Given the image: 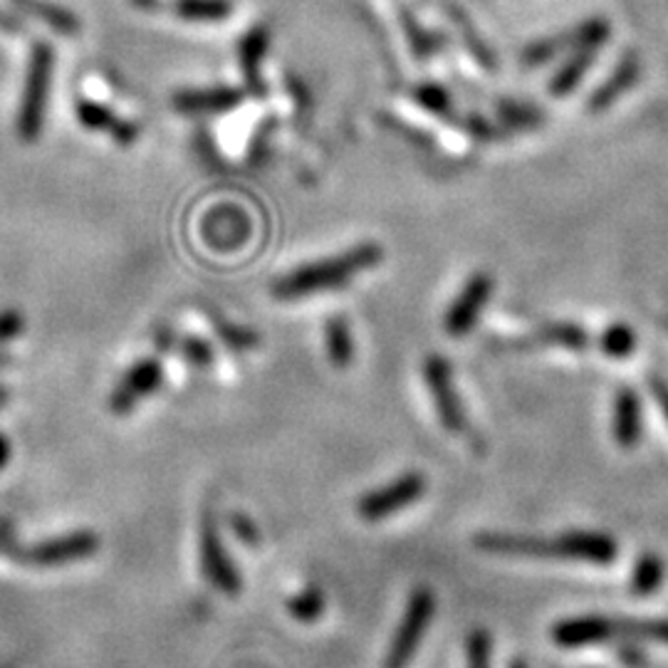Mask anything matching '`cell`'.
<instances>
[{
    "label": "cell",
    "mask_w": 668,
    "mask_h": 668,
    "mask_svg": "<svg viewBox=\"0 0 668 668\" xmlns=\"http://www.w3.org/2000/svg\"><path fill=\"white\" fill-rule=\"evenodd\" d=\"M476 547L493 555L581 559V563L591 565H609L619 557V545L611 535L589 530H569L557 537L480 533L476 537Z\"/></svg>",
    "instance_id": "1"
},
{
    "label": "cell",
    "mask_w": 668,
    "mask_h": 668,
    "mask_svg": "<svg viewBox=\"0 0 668 668\" xmlns=\"http://www.w3.org/2000/svg\"><path fill=\"white\" fill-rule=\"evenodd\" d=\"M384 261V247L379 243H360L340 255L322 257V261L295 267L293 273L277 277L273 283V297L300 300L320 293H332L350 285L354 277L372 271Z\"/></svg>",
    "instance_id": "2"
},
{
    "label": "cell",
    "mask_w": 668,
    "mask_h": 668,
    "mask_svg": "<svg viewBox=\"0 0 668 668\" xmlns=\"http://www.w3.org/2000/svg\"><path fill=\"white\" fill-rule=\"evenodd\" d=\"M52 68H55V50H52L48 40H38L30 50L26 88H23V97H20L18 120H16L18 136L23 139L26 144L38 142L42 134V126H45Z\"/></svg>",
    "instance_id": "3"
},
{
    "label": "cell",
    "mask_w": 668,
    "mask_h": 668,
    "mask_svg": "<svg viewBox=\"0 0 668 668\" xmlns=\"http://www.w3.org/2000/svg\"><path fill=\"white\" fill-rule=\"evenodd\" d=\"M436 611V595L434 589L422 585L412 591V597H408L406 611L402 617V624H398V629L394 631L389 651H386L384 659V668H408L412 659L418 651V646H422L426 629L431 619H434Z\"/></svg>",
    "instance_id": "4"
},
{
    "label": "cell",
    "mask_w": 668,
    "mask_h": 668,
    "mask_svg": "<svg viewBox=\"0 0 668 668\" xmlns=\"http://www.w3.org/2000/svg\"><path fill=\"white\" fill-rule=\"evenodd\" d=\"M611 36V26L605 18H589L585 23H579L575 28H569L565 32H557V36H547L543 40L530 42L523 50V64L527 68H540V64L555 60L563 52H575V50H601L607 45V40Z\"/></svg>",
    "instance_id": "5"
},
{
    "label": "cell",
    "mask_w": 668,
    "mask_h": 668,
    "mask_svg": "<svg viewBox=\"0 0 668 668\" xmlns=\"http://www.w3.org/2000/svg\"><path fill=\"white\" fill-rule=\"evenodd\" d=\"M426 493V476L418 470L404 473L402 478L392 480L389 486H384L379 490L366 493L364 498L357 503V513L364 517V520L376 523L384 520L398 510L408 508V505L422 500Z\"/></svg>",
    "instance_id": "6"
},
{
    "label": "cell",
    "mask_w": 668,
    "mask_h": 668,
    "mask_svg": "<svg viewBox=\"0 0 668 668\" xmlns=\"http://www.w3.org/2000/svg\"><path fill=\"white\" fill-rule=\"evenodd\" d=\"M424 379L431 396H434L441 424H444V428L451 431V434H463L468 426L466 412H463L460 406L448 360L441 357V354H431V357L424 362Z\"/></svg>",
    "instance_id": "7"
},
{
    "label": "cell",
    "mask_w": 668,
    "mask_h": 668,
    "mask_svg": "<svg viewBox=\"0 0 668 668\" xmlns=\"http://www.w3.org/2000/svg\"><path fill=\"white\" fill-rule=\"evenodd\" d=\"M493 293V277L488 273H476L468 277V283L463 285L458 297L451 303L444 327L451 337H466V334L476 327L480 320V312L486 307Z\"/></svg>",
    "instance_id": "8"
},
{
    "label": "cell",
    "mask_w": 668,
    "mask_h": 668,
    "mask_svg": "<svg viewBox=\"0 0 668 668\" xmlns=\"http://www.w3.org/2000/svg\"><path fill=\"white\" fill-rule=\"evenodd\" d=\"M201 233L215 251H235V247H241L247 239H251L253 225L251 219H247L241 209L219 206L203 219Z\"/></svg>",
    "instance_id": "9"
},
{
    "label": "cell",
    "mask_w": 668,
    "mask_h": 668,
    "mask_svg": "<svg viewBox=\"0 0 668 668\" xmlns=\"http://www.w3.org/2000/svg\"><path fill=\"white\" fill-rule=\"evenodd\" d=\"M641 80V60L634 50H627L614 64L609 78L599 84V88L589 94L587 100V112L589 114H601L607 112L611 104H617L624 94L634 90Z\"/></svg>",
    "instance_id": "10"
},
{
    "label": "cell",
    "mask_w": 668,
    "mask_h": 668,
    "mask_svg": "<svg viewBox=\"0 0 668 668\" xmlns=\"http://www.w3.org/2000/svg\"><path fill=\"white\" fill-rule=\"evenodd\" d=\"M271 48V30L265 26H253L245 32L239 42V62H241V74L245 90L253 97L267 94V84L263 80V62Z\"/></svg>",
    "instance_id": "11"
},
{
    "label": "cell",
    "mask_w": 668,
    "mask_h": 668,
    "mask_svg": "<svg viewBox=\"0 0 668 668\" xmlns=\"http://www.w3.org/2000/svg\"><path fill=\"white\" fill-rule=\"evenodd\" d=\"M243 92L239 88H206V90H181L171 100V107L179 114L203 117V114H225L233 112L243 102Z\"/></svg>",
    "instance_id": "12"
},
{
    "label": "cell",
    "mask_w": 668,
    "mask_h": 668,
    "mask_svg": "<svg viewBox=\"0 0 668 668\" xmlns=\"http://www.w3.org/2000/svg\"><path fill=\"white\" fill-rule=\"evenodd\" d=\"M74 117H78V122L88 129V132L110 134L120 146H132L139 139V134H142V126L122 120V117L112 114L110 107L92 100L78 102V107H74Z\"/></svg>",
    "instance_id": "13"
},
{
    "label": "cell",
    "mask_w": 668,
    "mask_h": 668,
    "mask_svg": "<svg viewBox=\"0 0 668 668\" xmlns=\"http://www.w3.org/2000/svg\"><path fill=\"white\" fill-rule=\"evenodd\" d=\"M203 569H206L213 587H219L225 595H239L241 591V575L231 565V557L225 555L223 543L211 520L203 527Z\"/></svg>",
    "instance_id": "14"
},
{
    "label": "cell",
    "mask_w": 668,
    "mask_h": 668,
    "mask_svg": "<svg viewBox=\"0 0 668 668\" xmlns=\"http://www.w3.org/2000/svg\"><path fill=\"white\" fill-rule=\"evenodd\" d=\"M553 641L563 649H581V646H597L609 641L607 617L587 614V617L563 619L553 627Z\"/></svg>",
    "instance_id": "15"
},
{
    "label": "cell",
    "mask_w": 668,
    "mask_h": 668,
    "mask_svg": "<svg viewBox=\"0 0 668 668\" xmlns=\"http://www.w3.org/2000/svg\"><path fill=\"white\" fill-rule=\"evenodd\" d=\"M641 398L631 386H621L614 396V426L611 434L621 448H637L641 441Z\"/></svg>",
    "instance_id": "16"
},
{
    "label": "cell",
    "mask_w": 668,
    "mask_h": 668,
    "mask_svg": "<svg viewBox=\"0 0 668 668\" xmlns=\"http://www.w3.org/2000/svg\"><path fill=\"white\" fill-rule=\"evenodd\" d=\"M597 58H599V50H591V48L569 52L567 62L555 72V78L549 80L547 92L553 97H557V100H563V97L573 94L581 84V80L587 78V72L591 70V64L597 62Z\"/></svg>",
    "instance_id": "17"
},
{
    "label": "cell",
    "mask_w": 668,
    "mask_h": 668,
    "mask_svg": "<svg viewBox=\"0 0 668 668\" xmlns=\"http://www.w3.org/2000/svg\"><path fill=\"white\" fill-rule=\"evenodd\" d=\"M13 6L23 10V13L42 20V23H45L50 30L60 32V36H64V38L80 36L82 23L70 8L52 3V0H13Z\"/></svg>",
    "instance_id": "18"
},
{
    "label": "cell",
    "mask_w": 668,
    "mask_h": 668,
    "mask_svg": "<svg viewBox=\"0 0 668 668\" xmlns=\"http://www.w3.org/2000/svg\"><path fill=\"white\" fill-rule=\"evenodd\" d=\"M609 639H641L668 644V619H631V617H607Z\"/></svg>",
    "instance_id": "19"
},
{
    "label": "cell",
    "mask_w": 668,
    "mask_h": 668,
    "mask_svg": "<svg viewBox=\"0 0 668 668\" xmlns=\"http://www.w3.org/2000/svg\"><path fill=\"white\" fill-rule=\"evenodd\" d=\"M664 577H666L664 559L654 553L641 555L631 573V581H629L631 595H637V597L656 595V591H659L664 585Z\"/></svg>",
    "instance_id": "20"
},
{
    "label": "cell",
    "mask_w": 668,
    "mask_h": 668,
    "mask_svg": "<svg viewBox=\"0 0 668 668\" xmlns=\"http://www.w3.org/2000/svg\"><path fill=\"white\" fill-rule=\"evenodd\" d=\"M325 344L330 362L337 366V370H347L354 357V344L347 320L342 315H334L325 322Z\"/></svg>",
    "instance_id": "21"
},
{
    "label": "cell",
    "mask_w": 668,
    "mask_h": 668,
    "mask_svg": "<svg viewBox=\"0 0 668 668\" xmlns=\"http://www.w3.org/2000/svg\"><path fill=\"white\" fill-rule=\"evenodd\" d=\"M537 342L569 352H585L589 347V334L575 322H549L537 332Z\"/></svg>",
    "instance_id": "22"
},
{
    "label": "cell",
    "mask_w": 668,
    "mask_h": 668,
    "mask_svg": "<svg viewBox=\"0 0 668 668\" xmlns=\"http://www.w3.org/2000/svg\"><path fill=\"white\" fill-rule=\"evenodd\" d=\"M171 10L183 20H193V23H215V20H225L233 13L231 0H174Z\"/></svg>",
    "instance_id": "23"
},
{
    "label": "cell",
    "mask_w": 668,
    "mask_h": 668,
    "mask_svg": "<svg viewBox=\"0 0 668 668\" xmlns=\"http://www.w3.org/2000/svg\"><path fill=\"white\" fill-rule=\"evenodd\" d=\"M412 97L416 100L418 107H424L428 114H436L441 120H454L456 117V107H454V97L448 94L444 84L436 82H422L416 84Z\"/></svg>",
    "instance_id": "24"
},
{
    "label": "cell",
    "mask_w": 668,
    "mask_h": 668,
    "mask_svg": "<svg viewBox=\"0 0 668 668\" xmlns=\"http://www.w3.org/2000/svg\"><path fill=\"white\" fill-rule=\"evenodd\" d=\"M398 18H402V26H404V36L408 40V48H412L414 58L418 60H426L434 55V52H438V45L441 40L434 36V32H428L422 28V23L408 13V8H398Z\"/></svg>",
    "instance_id": "25"
},
{
    "label": "cell",
    "mask_w": 668,
    "mask_h": 668,
    "mask_svg": "<svg viewBox=\"0 0 668 668\" xmlns=\"http://www.w3.org/2000/svg\"><path fill=\"white\" fill-rule=\"evenodd\" d=\"M161 382V364L159 362H142L129 372L126 382L122 386V396H117V404H129L132 396H142L152 392L154 386Z\"/></svg>",
    "instance_id": "26"
},
{
    "label": "cell",
    "mask_w": 668,
    "mask_h": 668,
    "mask_svg": "<svg viewBox=\"0 0 668 668\" xmlns=\"http://www.w3.org/2000/svg\"><path fill=\"white\" fill-rule=\"evenodd\" d=\"M599 350L611 360H624L637 350V332L624 322H614L599 337Z\"/></svg>",
    "instance_id": "27"
},
{
    "label": "cell",
    "mask_w": 668,
    "mask_h": 668,
    "mask_svg": "<svg viewBox=\"0 0 668 668\" xmlns=\"http://www.w3.org/2000/svg\"><path fill=\"white\" fill-rule=\"evenodd\" d=\"M448 16H451V20H454V23L460 28V38H463V42H466V48L470 50V55L476 58L488 72H493V70H495V58H493V52L488 50L486 42L480 40L478 32L473 30V26H470V20L466 18V13H463L460 8L451 6V8H448Z\"/></svg>",
    "instance_id": "28"
},
{
    "label": "cell",
    "mask_w": 668,
    "mask_h": 668,
    "mask_svg": "<svg viewBox=\"0 0 668 668\" xmlns=\"http://www.w3.org/2000/svg\"><path fill=\"white\" fill-rule=\"evenodd\" d=\"M287 611L290 617H295L297 621H317L322 614H325V595H322L320 587H307L305 591H300V595L290 597Z\"/></svg>",
    "instance_id": "29"
},
{
    "label": "cell",
    "mask_w": 668,
    "mask_h": 668,
    "mask_svg": "<svg viewBox=\"0 0 668 668\" xmlns=\"http://www.w3.org/2000/svg\"><path fill=\"white\" fill-rule=\"evenodd\" d=\"M498 117L508 129H537L545 122L540 107L520 104V102H500Z\"/></svg>",
    "instance_id": "30"
},
{
    "label": "cell",
    "mask_w": 668,
    "mask_h": 668,
    "mask_svg": "<svg viewBox=\"0 0 668 668\" xmlns=\"http://www.w3.org/2000/svg\"><path fill=\"white\" fill-rule=\"evenodd\" d=\"M213 327L219 332L225 347H231L233 352H247L261 344V334L241 325H233V322H225L223 317H213Z\"/></svg>",
    "instance_id": "31"
},
{
    "label": "cell",
    "mask_w": 668,
    "mask_h": 668,
    "mask_svg": "<svg viewBox=\"0 0 668 668\" xmlns=\"http://www.w3.org/2000/svg\"><path fill=\"white\" fill-rule=\"evenodd\" d=\"M451 122L458 124L460 132H466L468 136L478 139V142H493V139H498V136H500L498 126L490 124V122L486 120V117L476 114V112H470V114H466V117H458V112H456V117H454V120H451Z\"/></svg>",
    "instance_id": "32"
},
{
    "label": "cell",
    "mask_w": 668,
    "mask_h": 668,
    "mask_svg": "<svg viewBox=\"0 0 668 668\" xmlns=\"http://www.w3.org/2000/svg\"><path fill=\"white\" fill-rule=\"evenodd\" d=\"M490 634L486 629H473L466 641L468 668H490Z\"/></svg>",
    "instance_id": "33"
},
{
    "label": "cell",
    "mask_w": 668,
    "mask_h": 668,
    "mask_svg": "<svg viewBox=\"0 0 668 668\" xmlns=\"http://www.w3.org/2000/svg\"><path fill=\"white\" fill-rule=\"evenodd\" d=\"M183 357H186L193 366H201V370H206V366L213 364V350L206 340L201 337H186L181 342Z\"/></svg>",
    "instance_id": "34"
},
{
    "label": "cell",
    "mask_w": 668,
    "mask_h": 668,
    "mask_svg": "<svg viewBox=\"0 0 668 668\" xmlns=\"http://www.w3.org/2000/svg\"><path fill=\"white\" fill-rule=\"evenodd\" d=\"M23 327H26V320H23V315H20L18 310L0 312V342L13 340L16 334L23 332Z\"/></svg>",
    "instance_id": "35"
},
{
    "label": "cell",
    "mask_w": 668,
    "mask_h": 668,
    "mask_svg": "<svg viewBox=\"0 0 668 668\" xmlns=\"http://www.w3.org/2000/svg\"><path fill=\"white\" fill-rule=\"evenodd\" d=\"M231 523H233V533L241 537L243 543H247V545H255L257 540H261V533H257V527L247 520V517H243V515H233L231 517Z\"/></svg>",
    "instance_id": "36"
},
{
    "label": "cell",
    "mask_w": 668,
    "mask_h": 668,
    "mask_svg": "<svg viewBox=\"0 0 668 668\" xmlns=\"http://www.w3.org/2000/svg\"><path fill=\"white\" fill-rule=\"evenodd\" d=\"M649 386H651V392H654V396H656V402H659L661 412H664L666 422H668V382H664L661 376H651Z\"/></svg>",
    "instance_id": "37"
},
{
    "label": "cell",
    "mask_w": 668,
    "mask_h": 668,
    "mask_svg": "<svg viewBox=\"0 0 668 668\" xmlns=\"http://www.w3.org/2000/svg\"><path fill=\"white\" fill-rule=\"evenodd\" d=\"M23 30H26L23 20L13 13H8V10H0V32H8V36H20Z\"/></svg>",
    "instance_id": "38"
},
{
    "label": "cell",
    "mask_w": 668,
    "mask_h": 668,
    "mask_svg": "<svg viewBox=\"0 0 668 668\" xmlns=\"http://www.w3.org/2000/svg\"><path fill=\"white\" fill-rule=\"evenodd\" d=\"M619 656H621V661L627 664L629 668H634V666H641V664L646 661V656H644V651L639 649L637 644H627V646H621V649H619Z\"/></svg>",
    "instance_id": "39"
},
{
    "label": "cell",
    "mask_w": 668,
    "mask_h": 668,
    "mask_svg": "<svg viewBox=\"0 0 668 668\" xmlns=\"http://www.w3.org/2000/svg\"><path fill=\"white\" fill-rule=\"evenodd\" d=\"M508 668H530V666H527V661H525V659H513Z\"/></svg>",
    "instance_id": "40"
}]
</instances>
